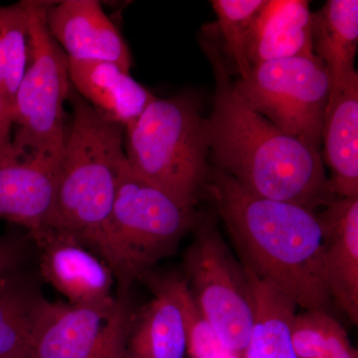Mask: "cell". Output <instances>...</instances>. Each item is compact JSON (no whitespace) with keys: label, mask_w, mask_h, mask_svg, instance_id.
<instances>
[{"label":"cell","mask_w":358,"mask_h":358,"mask_svg":"<svg viewBox=\"0 0 358 358\" xmlns=\"http://www.w3.org/2000/svg\"><path fill=\"white\" fill-rule=\"evenodd\" d=\"M215 76L213 110L205 117L215 167L265 199L317 211L338 199L319 150L282 131L249 107L231 82L223 54L202 42Z\"/></svg>","instance_id":"obj_1"},{"label":"cell","mask_w":358,"mask_h":358,"mask_svg":"<svg viewBox=\"0 0 358 358\" xmlns=\"http://www.w3.org/2000/svg\"><path fill=\"white\" fill-rule=\"evenodd\" d=\"M203 190L215 205L245 268L298 308L329 313L324 233L317 211L259 196L217 167Z\"/></svg>","instance_id":"obj_2"},{"label":"cell","mask_w":358,"mask_h":358,"mask_svg":"<svg viewBox=\"0 0 358 358\" xmlns=\"http://www.w3.org/2000/svg\"><path fill=\"white\" fill-rule=\"evenodd\" d=\"M57 192L48 228L93 251L127 166L124 128L70 89Z\"/></svg>","instance_id":"obj_3"},{"label":"cell","mask_w":358,"mask_h":358,"mask_svg":"<svg viewBox=\"0 0 358 358\" xmlns=\"http://www.w3.org/2000/svg\"><path fill=\"white\" fill-rule=\"evenodd\" d=\"M196 220L194 207L141 178L127 164L93 252L109 266L119 292L128 293L136 280L173 253Z\"/></svg>","instance_id":"obj_4"},{"label":"cell","mask_w":358,"mask_h":358,"mask_svg":"<svg viewBox=\"0 0 358 358\" xmlns=\"http://www.w3.org/2000/svg\"><path fill=\"white\" fill-rule=\"evenodd\" d=\"M129 167L141 178L194 207L209 166L205 117L190 93L157 98L124 128Z\"/></svg>","instance_id":"obj_5"},{"label":"cell","mask_w":358,"mask_h":358,"mask_svg":"<svg viewBox=\"0 0 358 358\" xmlns=\"http://www.w3.org/2000/svg\"><path fill=\"white\" fill-rule=\"evenodd\" d=\"M49 3L25 0L29 58L11 110V121L17 126L13 145L18 159H61L64 147V105L71 83L68 57L49 32L45 20Z\"/></svg>","instance_id":"obj_6"},{"label":"cell","mask_w":358,"mask_h":358,"mask_svg":"<svg viewBox=\"0 0 358 358\" xmlns=\"http://www.w3.org/2000/svg\"><path fill=\"white\" fill-rule=\"evenodd\" d=\"M233 85L249 107L284 133L319 150L331 84L317 55L254 66L246 79Z\"/></svg>","instance_id":"obj_7"},{"label":"cell","mask_w":358,"mask_h":358,"mask_svg":"<svg viewBox=\"0 0 358 358\" xmlns=\"http://www.w3.org/2000/svg\"><path fill=\"white\" fill-rule=\"evenodd\" d=\"M186 251V284L224 345L243 355L253 322V299L243 266L235 260L215 224L195 223Z\"/></svg>","instance_id":"obj_8"},{"label":"cell","mask_w":358,"mask_h":358,"mask_svg":"<svg viewBox=\"0 0 358 358\" xmlns=\"http://www.w3.org/2000/svg\"><path fill=\"white\" fill-rule=\"evenodd\" d=\"M131 308L124 292L110 307L46 301L30 358H126Z\"/></svg>","instance_id":"obj_9"},{"label":"cell","mask_w":358,"mask_h":358,"mask_svg":"<svg viewBox=\"0 0 358 358\" xmlns=\"http://www.w3.org/2000/svg\"><path fill=\"white\" fill-rule=\"evenodd\" d=\"M30 239L38 247L40 275L67 299L68 303L114 305V275L88 247L49 228Z\"/></svg>","instance_id":"obj_10"},{"label":"cell","mask_w":358,"mask_h":358,"mask_svg":"<svg viewBox=\"0 0 358 358\" xmlns=\"http://www.w3.org/2000/svg\"><path fill=\"white\" fill-rule=\"evenodd\" d=\"M47 27L71 60L114 63L129 72L131 55L115 23L96 0H63L49 3Z\"/></svg>","instance_id":"obj_11"},{"label":"cell","mask_w":358,"mask_h":358,"mask_svg":"<svg viewBox=\"0 0 358 358\" xmlns=\"http://www.w3.org/2000/svg\"><path fill=\"white\" fill-rule=\"evenodd\" d=\"M61 159L24 157L0 166V218L22 226L29 237L48 228Z\"/></svg>","instance_id":"obj_12"},{"label":"cell","mask_w":358,"mask_h":358,"mask_svg":"<svg viewBox=\"0 0 358 358\" xmlns=\"http://www.w3.org/2000/svg\"><path fill=\"white\" fill-rule=\"evenodd\" d=\"M155 284L154 296L136 319L127 338L126 358H185L187 322L185 278L169 277Z\"/></svg>","instance_id":"obj_13"},{"label":"cell","mask_w":358,"mask_h":358,"mask_svg":"<svg viewBox=\"0 0 358 358\" xmlns=\"http://www.w3.org/2000/svg\"><path fill=\"white\" fill-rule=\"evenodd\" d=\"M331 301L358 324V196L336 199L317 213Z\"/></svg>","instance_id":"obj_14"},{"label":"cell","mask_w":358,"mask_h":358,"mask_svg":"<svg viewBox=\"0 0 358 358\" xmlns=\"http://www.w3.org/2000/svg\"><path fill=\"white\" fill-rule=\"evenodd\" d=\"M313 13L305 0H265L250 30L252 67L271 61L315 55Z\"/></svg>","instance_id":"obj_15"},{"label":"cell","mask_w":358,"mask_h":358,"mask_svg":"<svg viewBox=\"0 0 358 358\" xmlns=\"http://www.w3.org/2000/svg\"><path fill=\"white\" fill-rule=\"evenodd\" d=\"M68 71L75 91L124 128L138 120L155 98L129 72L114 63L68 59Z\"/></svg>","instance_id":"obj_16"},{"label":"cell","mask_w":358,"mask_h":358,"mask_svg":"<svg viewBox=\"0 0 358 358\" xmlns=\"http://www.w3.org/2000/svg\"><path fill=\"white\" fill-rule=\"evenodd\" d=\"M324 159L338 199L358 196V74L327 103L322 127Z\"/></svg>","instance_id":"obj_17"},{"label":"cell","mask_w":358,"mask_h":358,"mask_svg":"<svg viewBox=\"0 0 358 358\" xmlns=\"http://www.w3.org/2000/svg\"><path fill=\"white\" fill-rule=\"evenodd\" d=\"M313 53L329 74V102L357 72L355 59L358 45L357 0H329L313 13ZM327 102V103H329Z\"/></svg>","instance_id":"obj_18"},{"label":"cell","mask_w":358,"mask_h":358,"mask_svg":"<svg viewBox=\"0 0 358 358\" xmlns=\"http://www.w3.org/2000/svg\"><path fill=\"white\" fill-rule=\"evenodd\" d=\"M48 299L22 267L0 275V358H30L35 329Z\"/></svg>","instance_id":"obj_19"},{"label":"cell","mask_w":358,"mask_h":358,"mask_svg":"<svg viewBox=\"0 0 358 358\" xmlns=\"http://www.w3.org/2000/svg\"><path fill=\"white\" fill-rule=\"evenodd\" d=\"M244 268L253 299V322L242 358H298L292 339L298 307L249 268Z\"/></svg>","instance_id":"obj_20"},{"label":"cell","mask_w":358,"mask_h":358,"mask_svg":"<svg viewBox=\"0 0 358 358\" xmlns=\"http://www.w3.org/2000/svg\"><path fill=\"white\" fill-rule=\"evenodd\" d=\"M28 58L29 24L25 0L0 6V103L10 120Z\"/></svg>","instance_id":"obj_21"},{"label":"cell","mask_w":358,"mask_h":358,"mask_svg":"<svg viewBox=\"0 0 358 358\" xmlns=\"http://www.w3.org/2000/svg\"><path fill=\"white\" fill-rule=\"evenodd\" d=\"M292 339L298 358H333L357 352L343 326L322 310L296 313Z\"/></svg>","instance_id":"obj_22"},{"label":"cell","mask_w":358,"mask_h":358,"mask_svg":"<svg viewBox=\"0 0 358 358\" xmlns=\"http://www.w3.org/2000/svg\"><path fill=\"white\" fill-rule=\"evenodd\" d=\"M265 0H212L216 25L223 40V48L240 79L249 76L252 70L247 43L252 23Z\"/></svg>","instance_id":"obj_23"},{"label":"cell","mask_w":358,"mask_h":358,"mask_svg":"<svg viewBox=\"0 0 358 358\" xmlns=\"http://www.w3.org/2000/svg\"><path fill=\"white\" fill-rule=\"evenodd\" d=\"M187 322V355L190 358H242L224 345L195 303L189 288L185 296Z\"/></svg>","instance_id":"obj_24"},{"label":"cell","mask_w":358,"mask_h":358,"mask_svg":"<svg viewBox=\"0 0 358 358\" xmlns=\"http://www.w3.org/2000/svg\"><path fill=\"white\" fill-rule=\"evenodd\" d=\"M25 255L24 240L17 237L0 236V275L22 267Z\"/></svg>","instance_id":"obj_25"},{"label":"cell","mask_w":358,"mask_h":358,"mask_svg":"<svg viewBox=\"0 0 358 358\" xmlns=\"http://www.w3.org/2000/svg\"><path fill=\"white\" fill-rule=\"evenodd\" d=\"M13 122L4 112L0 103V166L18 159L13 145Z\"/></svg>","instance_id":"obj_26"},{"label":"cell","mask_w":358,"mask_h":358,"mask_svg":"<svg viewBox=\"0 0 358 358\" xmlns=\"http://www.w3.org/2000/svg\"><path fill=\"white\" fill-rule=\"evenodd\" d=\"M333 358H357V353H352V355H345V357H333Z\"/></svg>","instance_id":"obj_27"}]
</instances>
